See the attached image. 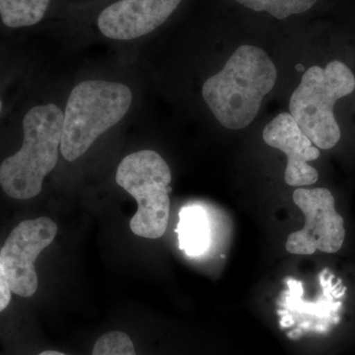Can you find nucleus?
Segmentation results:
<instances>
[{
    "label": "nucleus",
    "instance_id": "nucleus-1",
    "mask_svg": "<svg viewBox=\"0 0 355 355\" xmlns=\"http://www.w3.org/2000/svg\"><path fill=\"white\" fill-rule=\"evenodd\" d=\"M277 71L265 51L239 46L223 69L203 83V100L221 125L242 130L251 125L261 102L275 87Z\"/></svg>",
    "mask_w": 355,
    "mask_h": 355
},
{
    "label": "nucleus",
    "instance_id": "nucleus-2",
    "mask_svg": "<svg viewBox=\"0 0 355 355\" xmlns=\"http://www.w3.org/2000/svg\"><path fill=\"white\" fill-rule=\"evenodd\" d=\"M64 121V112L51 103L25 114L22 147L0 165V184L8 197L30 200L41 193L44 178L58 164Z\"/></svg>",
    "mask_w": 355,
    "mask_h": 355
},
{
    "label": "nucleus",
    "instance_id": "nucleus-3",
    "mask_svg": "<svg viewBox=\"0 0 355 355\" xmlns=\"http://www.w3.org/2000/svg\"><path fill=\"white\" fill-rule=\"evenodd\" d=\"M132 94L125 84L83 81L70 92L65 106L60 153L73 162L103 133L123 120L132 106Z\"/></svg>",
    "mask_w": 355,
    "mask_h": 355
},
{
    "label": "nucleus",
    "instance_id": "nucleus-4",
    "mask_svg": "<svg viewBox=\"0 0 355 355\" xmlns=\"http://www.w3.org/2000/svg\"><path fill=\"white\" fill-rule=\"evenodd\" d=\"M355 90V76L347 64L334 60L324 69L310 67L289 101V113L319 149L333 148L340 139L334 108Z\"/></svg>",
    "mask_w": 355,
    "mask_h": 355
},
{
    "label": "nucleus",
    "instance_id": "nucleus-5",
    "mask_svg": "<svg viewBox=\"0 0 355 355\" xmlns=\"http://www.w3.org/2000/svg\"><path fill=\"white\" fill-rule=\"evenodd\" d=\"M171 170L164 158L150 149L137 151L121 161L116 182L137 202L130 219L133 234L158 239L165 234L170 214Z\"/></svg>",
    "mask_w": 355,
    "mask_h": 355
},
{
    "label": "nucleus",
    "instance_id": "nucleus-6",
    "mask_svg": "<svg viewBox=\"0 0 355 355\" xmlns=\"http://www.w3.org/2000/svg\"><path fill=\"white\" fill-rule=\"evenodd\" d=\"M58 233V225L48 217L18 224L7 237L0 251V279L21 297H31L38 289L35 261L50 246Z\"/></svg>",
    "mask_w": 355,
    "mask_h": 355
},
{
    "label": "nucleus",
    "instance_id": "nucleus-7",
    "mask_svg": "<svg viewBox=\"0 0 355 355\" xmlns=\"http://www.w3.org/2000/svg\"><path fill=\"white\" fill-rule=\"evenodd\" d=\"M293 202L305 216V225L287 238L286 251L293 254H313L316 251H340L345 238V220L335 207V198L326 188H297Z\"/></svg>",
    "mask_w": 355,
    "mask_h": 355
},
{
    "label": "nucleus",
    "instance_id": "nucleus-8",
    "mask_svg": "<svg viewBox=\"0 0 355 355\" xmlns=\"http://www.w3.org/2000/svg\"><path fill=\"white\" fill-rule=\"evenodd\" d=\"M182 0H118L102 10L97 19L106 38L128 41L150 34L178 8Z\"/></svg>",
    "mask_w": 355,
    "mask_h": 355
},
{
    "label": "nucleus",
    "instance_id": "nucleus-9",
    "mask_svg": "<svg viewBox=\"0 0 355 355\" xmlns=\"http://www.w3.org/2000/svg\"><path fill=\"white\" fill-rule=\"evenodd\" d=\"M263 139L268 146L286 154V183L291 187L311 186L319 179V173L308 164L320 157V150L303 132L291 113H282L266 125Z\"/></svg>",
    "mask_w": 355,
    "mask_h": 355
},
{
    "label": "nucleus",
    "instance_id": "nucleus-10",
    "mask_svg": "<svg viewBox=\"0 0 355 355\" xmlns=\"http://www.w3.org/2000/svg\"><path fill=\"white\" fill-rule=\"evenodd\" d=\"M176 232L180 250L191 257L207 251L210 243L209 222L207 212L200 205H189L181 209Z\"/></svg>",
    "mask_w": 355,
    "mask_h": 355
},
{
    "label": "nucleus",
    "instance_id": "nucleus-11",
    "mask_svg": "<svg viewBox=\"0 0 355 355\" xmlns=\"http://www.w3.org/2000/svg\"><path fill=\"white\" fill-rule=\"evenodd\" d=\"M51 0H0V16L6 27H29L43 19Z\"/></svg>",
    "mask_w": 355,
    "mask_h": 355
},
{
    "label": "nucleus",
    "instance_id": "nucleus-12",
    "mask_svg": "<svg viewBox=\"0 0 355 355\" xmlns=\"http://www.w3.org/2000/svg\"><path fill=\"white\" fill-rule=\"evenodd\" d=\"M241 6L257 11L268 12L277 19L284 20L291 15L305 13L318 0H234Z\"/></svg>",
    "mask_w": 355,
    "mask_h": 355
},
{
    "label": "nucleus",
    "instance_id": "nucleus-13",
    "mask_svg": "<svg viewBox=\"0 0 355 355\" xmlns=\"http://www.w3.org/2000/svg\"><path fill=\"white\" fill-rule=\"evenodd\" d=\"M92 355H137L132 338L125 333L109 331L98 338Z\"/></svg>",
    "mask_w": 355,
    "mask_h": 355
},
{
    "label": "nucleus",
    "instance_id": "nucleus-14",
    "mask_svg": "<svg viewBox=\"0 0 355 355\" xmlns=\"http://www.w3.org/2000/svg\"><path fill=\"white\" fill-rule=\"evenodd\" d=\"M12 293L10 286L6 280L0 279V311L6 309L7 306L10 303Z\"/></svg>",
    "mask_w": 355,
    "mask_h": 355
},
{
    "label": "nucleus",
    "instance_id": "nucleus-15",
    "mask_svg": "<svg viewBox=\"0 0 355 355\" xmlns=\"http://www.w3.org/2000/svg\"><path fill=\"white\" fill-rule=\"evenodd\" d=\"M39 355H67L62 354V352H55V350H46V352H42Z\"/></svg>",
    "mask_w": 355,
    "mask_h": 355
}]
</instances>
